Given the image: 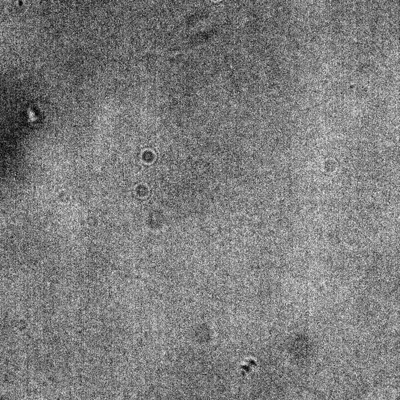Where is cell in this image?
<instances>
[{
  "label": "cell",
  "instance_id": "cell-1",
  "mask_svg": "<svg viewBox=\"0 0 400 400\" xmlns=\"http://www.w3.org/2000/svg\"><path fill=\"white\" fill-rule=\"evenodd\" d=\"M18 4L19 6H22L23 5V1L22 0H19Z\"/></svg>",
  "mask_w": 400,
  "mask_h": 400
}]
</instances>
